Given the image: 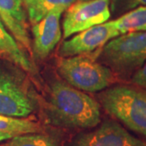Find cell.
<instances>
[{
	"label": "cell",
	"instance_id": "cell-1",
	"mask_svg": "<svg viewBox=\"0 0 146 146\" xmlns=\"http://www.w3.org/2000/svg\"><path fill=\"white\" fill-rule=\"evenodd\" d=\"M46 110L50 123L64 127L90 128L98 125L101 121L99 103L60 80L50 84Z\"/></svg>",
	"mask_w": 146,
	"mask_h": 146
},
{
	"label": "cell",
	"instance_id": "cell-2",
	"mask_svg": "<svg viewBox=\"0 0 146 146\" xmlns=\"http://www.w3.org/2000/svg\"><path fill=\"white\" fill-rule=\"evenodd\" d=\"M98 98L110 115L146 137V93L118 85L102 91Z\"/></svg>",
	"mask_w": 146,
	"mask_h": 146
},
{
	"label": "cell",
	"instance_id": "cell-3",
	"mask_svg": "<svg viewBox=\"0 0 146 146\" xmlns=\"http://www.w3.org/2000/svg\"><path fill=\"white\" fill-rule=\"evenodd\" d=\"M98 55L101 63L113 72L131 75L146 61V31L120 34L107 42Z\"/></svg>",
	"mask_w": 146,
	"mask_h": 146
},
{
	"label": "cell",
	"instance_id": "cell-4",
	"mask_svg": "<svg viewBox=\"0 0 146 146\" xmlns=\"http://www.w3.org/2000/svg\"><path fill=\"white\" fill-rule=\"evenodd\" d=\"M60 76L80 91L95 93L109 87L114 80L113 71L84 54L61 58L58 63Z\"/></svg>",
	"mask_w": 146,
	"mask_h": 146
},
{
	"label": "cell",
	"instance_id": "cell-5",
	"mask_svg": "<svg viewBox=\"0 0 146 146\" xmlns=\"http://www.w3.org/2000/svg\"><path fill=\"white\" fill-rule=\"evenodd\" d=\"M36 106V95L21 73L0 68V115L24 119Z\"/></svg>",
	"mask_w": 146,
	"mask_h": 146
},
{
	"label": "cell",
	"instance_id": "cell-6",
	"mask_svg": "<svg viewBox=\"0 0 146 146\" xmlns=\"http://www.w3.org/2000/svg\"><path fill=\"white\" fill-rule=\"evenodd\" d=\"M110 0H76L63 19L64 38L105 23L110 17Z\"/></svg>",
	"mask_w": 146,
	"mask_h": 146
},
{
	"label": "cell",
	"instance_id": "cell-7",
	"mask_svg": "<svg viewBox=\"0 0 146 146\" xmlns=\"http://www.w3.org/2000/svg\"><path fill=\"white\" fill-rule=\"evenodd\" d=\"M119 35L113 21L105 22L80 32L71 39L64 41L58 54L66 58L91 53L103 47L107 42Z\"/></svg>",
	"mask_w": 146,
	"mask_h": 146
},
{
	"label": "cell",
	"instance_id": "cell-8",
	"mask_svg": "<svg viewBox=\"0 0 146 146\" xmlns=\"http://www.w3.org/2000/svg\"><path fill=\"white\" fill-rule=\"evenodd\" d=\"M69 146H146L113 120L104 121L93 131L81 133L71 141Z\"/></svg>",
	"mask_w": 146,
	"mask_h": 146
},
{
	"label": "cell",
	"instance_id": "cell-9",
	"mask_svg": "<svg viewBox=\"0 0 146 146\" xmlns=\"http://www.w3.org/2000/svg\"><path fill=\"white\" fill-rule=\"evenodd\" d=\"M64 10L58 9L48 13L41 21L34 24L32 33L33 36V53L37 58H46L59 42L62 33L60 18Z\"/></svg>",
	"mask_w": 146,
	"mask_h": 146
},
{
	"label": "cell",
	"instance_id": "cell-10",
	"mask_svg": "<svg viewBox=\"0 0 146 146\" xmlns=\"http://www.w3.org/2000/svg\"><path fill=\"white\" fill-rule=\"evenodd\" d=\"M0 19L16 41L31 51L27 16L22 0H0Z\"/></svg>",
	"mask_w": 146,
	"mask_h": 146
},
{
	"label": "cell",
	"instance_id": "cell-11",
	"mask_svg": "<svg viewBox=\"0 0 146 146\" xmlns=\"http://www.w3.org/2000/svg\"><path fill=\"white\" fill-rule=\"evenodd\" d=\"M0 40L5 44L8 49L9 55L8 58L17 65L19 68L23 69L26 72L33 76H36L37 69L27 54L21 50V46L17 44L15 38L7 31L4 24L0 19Z\"/></svg>",
	"mask_w": 146,
	"mask_h": 146
},
{
	"label": "cell",
	"instance_id": "cell-12",
	"mask_svg": "<svg viewBox=\"0 0 146 146\" xmlns=\"http://www.w3.org/2000/svg\"><path fill=\"white\" fill-rule=\"evenodd\" d=\"M112 21L120 34L146 31V6L132 9Z\"/></svg>",
	"mask_w": 146,
	"mask_h": 146
},
{
	"label": "cell",
	"instance_id": "cell-13",
	"mask_svg": "<svg viewBox=\"0 0 146 146\" xmlns=\"http://www.w3.org/2000/svg\"><path fill=\"white\" fill-rule=\"evenodd\" d=\"M76 1V0H33L26 5L29 21L34 25L50 11L58 9L66 11Z\"/></svg>",
	"mask_w": 146,
	"mask_h": 146
},
{
	"label": "cell",
	"instance_id": "cell-14",
	"mask_svg": "<svg viewBox=\"0 0 146 146\" xmlns=\"http://www.w3.org/2000/svg\"><path fill=\"white\" fill-rule=\"evenodd\" d=\"M40 130V126L30 120L0 115V131L2 132L16 136L27 133H36Z\"/></svg>",
	"mask_w": 146,
	"mask_h": 146
},
{
	"label": "cell",
	"instance_id": "cell-15",
	"mask_svg": "<svg viewBox=\"0 0 146 146\" xmlns=\"http://www.w3.org/2000/svg\"><path fill=\"white\" fill-rule=\"evenodd\" d=\"M7 146H60L59 139L53 135L27 133L11 138Z\"/></svg>",
	"mask_w": 146,
	"mask_h": 146
},
{
	"label": "cell",
	"instance_id": "cell-16",
	"mask_svg": "<svg viewBox=\"0 0 146 146\" xmlns=\"http://www.w3.org/2000/svg\"><path fill=\"white\" fill-rule=\"evenodd\" d=\"M141 6H146V0H111L110 8L114 14L119 15Z\"/></svg>",
	"mask_w": 146,
	"mask_h": 146
},
{
	"label": "cell",
	"instance_id": "cell-17",
	"mask_svg": "<svg viewBox=\"0 0 146 146\" xmlns=\"http://www.w3.org/2000/svg\"><path fill=\"white\" fill-rule=\"evenodd\" d=\"M131 80L136 85L146 89V61L141 68L134 72Z\"/></svg>",
	"mask_w": 146,
	"mask_h": 146
},
{
	"label": "cell",
	"instance_id": "cell-18",
	"mask_svg": "<svg viewBox=\"0 0 146 146\" xmlns=\"http://www.w3.org/2000/svg\"><path fill=\"white\" fill-rule=\"evenodd\" d=\"M13 136H14L10 134V133H6V132H2V131H0V142H1V141L10 140L11 138H12Z\"/></svg>",
	"mask_w": 146,
	"mask_h": 146
},
{
	"label": "cell",
	"instance_id": "cell-19",
	"mask_svg": "<svg viewBox=\"0 0 146 146\" xmlns=\"http://www.w3.org/2000/svg\"><path fill=\"white\" fill-rule=\"evenodd\" d=\"M0 52H2L3 54H6L7 56L9 55V51H8V49L5 46V44L0 40Z\"/></svg>",
	"mask_w": 146,
	"mask_h": 146
},
{
	"label": "cell",
	"instance_id": "cell-20",
	"mask_svg": "<svg viewBox=\"0 0 146 146\" xmlns=\"http://www.w3.org/2000/svg\"><path fill=\"white\" fill-rule=\"evenodd\" d=\"M24 1V3H25V6L27 5V4H29L30 2H32L33 0H23Z\"/></svg>",
	"mask_w": 146,
	"mask_h": 146
},
{
	"label": "cell",
	"instance_id": "cell-21",
	"mask_svg": "<svg viewBox=\"0 0 146 146\" xmlns=\"http://www.w3.org/2000/svg\"><path fill=\"white\" fill-rule=\"evenodd\" d=\"M81 1H84V0H81Z\"/></svg>",
	"mask_w": 146,
	"mask_h": 146
}]
</instances>
